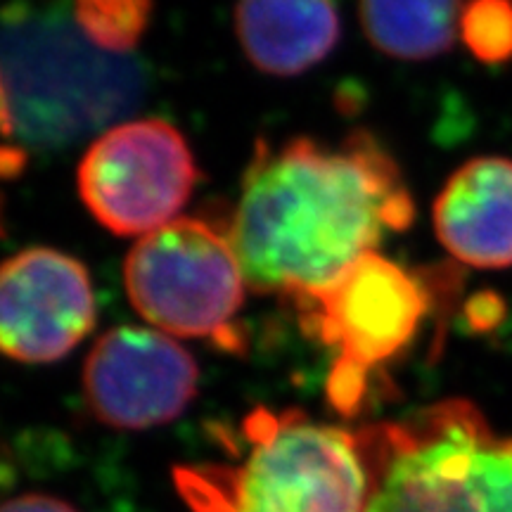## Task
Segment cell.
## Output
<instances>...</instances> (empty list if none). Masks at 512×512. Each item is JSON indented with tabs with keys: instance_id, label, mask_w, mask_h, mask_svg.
Listing matches in <instances>:
<instances>
[{
	"instance_id": "1",
	"label": "cell",
	"mask_w": 512,
	"mask_h": 512,
	"mask_svg": "<svg viewBox=\"0 0 512 512\" xmlns=\"http://www.w3.org/2000/svg\"><path fill=\"white\" fill-rule=\"evenodd\" d=\"M415 204L399 164L366 131L339 145L259 143L230 216L247 287L294 304L323 292L389 233L411 228Z\"/></svg>"
},
{
	"instance_id": "2",
	"label": "cell",
	"mask_w": 512,
	"mask_h": 512,
	"mask_svg": "<svg viewBox=\"0 0 512 512\" xmlns=\"http://www.w3.org/2000/svg\"><path fill=\"white\" fill-rule=\"evenodd\" d=\"M145 69L76 19L34 3L0 10V136L50 152L110 131L143 102Z\"/></svg>"
},
{
	"instance_id": "3",
	"label": "cell",
	"mask_w": 512,
	"mask_h": 512,
	"mask_svg": "<svg viewBox=\"0 0 512 512\" xmlns=\"http://www.w3.org/2000/svg\"><path fill=\"white\" fill-rule=\"evenodd\" d=\"M235 465L176 470L192 512H368L370 475L358 434L299 411L256 408Z\"/></svg>"
},
{
	"instance_id": "4",
	"label": "cell",
	"mask_w": 512,
	"mask_h": 512,
	"mask_svg": "<svg viewBox=\"0 0 512 512\" xmlns=\"http://www.w3.org/2000/svg\"><path fill=\"white\" fill-rule=\"evenodd\" d=\"M368 512H512V437L475 403L446 399L356 430Z\"/></svg>"
},
{
	"instance_id": "5",
	"label": "cell",
	"mask_w": 512,
	"mask_h": 512,
	"mask_svg": "<svg viewBox=\"0 0 512 512\" xmlns=\"http://www.w3.org/2000/svg\"><path fill=\"white\" fill-rule=\"evenodd\" d=\"M294 306L304 330L335 354L325 384L330 406L344 418H356L373 375L418 337L432 309V285L418 271L373 252Z\"/></svg>"
},
{
	"instance_id": "6",
	"label": "cell",
	"mask_w": 512,
	"mask_h": 512,
	"mask_svg": "<svg viewBox=\"0 0 512 512\" xmlns=\"http://www.w3.org/2000/svg\"><path fill=\"white\" fill-rule=\"evenodd\" d=\"M133 309L169 337L211 339L238 351L235 318L245 304V271L226 230L200 219H176L133 245L124 264Z\"/></svg>"
},
{
	"instance_id": "7",
	"label": "cell",
	"mask_w": 512,
	"mask_h": 512,
	"mask_svg": "<svg viewBox=\"0 0 512 512\" xmlns=\"http://www.w3.org/2000/svg\"><path fill=\"white\" fill-rule=\"evenodd\" d=\"M197 181L183 133L164 119L121 121L95 138L76 171L79 197L114 235L152 233L176 221Z\"/></svg>"
},
{
	"instance_id": "8",
	"label": "cell",
	"mask_w": 512,
	"mask_h": 512,
	"mask_svg": "<svg viewBox=\"0 0 512 512\" xmlns=\"http://www.w3.org/2000/svg\"><path fill=\"white\" fill-rule=\"evenodd\" d=\"M200 370L188 349L155 328L105 332L83 366L91 413L117 430H150L185 413Z\"/></svg>"
},
{
	"instance_id": "9",
	"label": "cell",
	"mask_w": 512,
	"mask_h": 512,
	"mask_svg": "<svg viewBox=\"0 0 512 512\" xmlns=\"http://www.w3.org/2000/svg\"><path fill=\"white\" fill-rule=\"evenodd\" d=\"M98 318L91 275L74 256L29 247L0 264V354L55 363L91 335Z\"/></svg>"
},
{
	"instance_id": "10",
	"label": "cell",
	"mask_w": 512,
	"mask_h": 512,
	"mask_svg": "<svg viewBox=\"0 0 512 512\" xmlns=\"http://www.w3.org/2000/svg\"><path fill=\"white\" fill-rule=\"evenodd\" d=\"M434 233L448 254L472 268L512 266V162L477 157L434 200Z\"/></svg>"
},
{
	"instance_id": "11",
	"label": "cell",
	"mask_w": 512,
	"mask_h": 512,
	"mask_svg": "<svg viewBox=\"0 0 512 512\" xmlns=\"http://www.w3.org/2000/svg\"><path fill=\"white\" fill-rule=\"evenodd\" d=\"M235 34L261 74L299 76L335 50L342 22L335 0H238Z\"/></svg>"
},
{
	"instance_id": "12",
	"label": "cell",
	"mask_w": 512,
	"mask_h": 512,
	"mask_svg": "<svg viewBox=\"0 0 512 512\" xmlns=\"http://www.w3.org/2000/svg\"><path fill=\"white\" fill-rule=\"evenodd\" d=\"M463 8V0H358V17L382 55L422 62L451 50Z\"/></svg>"
},
{
	"instance_id": "13",
	"label": "cell",
	"mask_w": 512,
	"mask_h": 512,
	"mask_svg": "<svg viewBox=\"0 0 512 512\" xmlns=\"http://www.w3.org/2000/svg\"><path fill=\"white\" fill-rule=\"evenodd\" d=\"M460 41L484 64L512 57V0H470L458 27Z\"/></svg>"
},
{
	"instance_id": "14",
	"label": "cell",
	"mask_w": 512,
	"mask_h": 512,
	"mask_svg": "<svg viewBox=\"0 0 512 512\" xmlns=\"http://www.w3.org/2000/svg\"><path fill=\"white\" fill-rule=\"evenodd\" d=\"M0 512H79L62 498L48 494H24L0 503Z\"/></svg>"
},
{
	"instance_id": "15",
	"label": "cell",
	"mask_w": 512,
	"mask_h": 512,
	"mask_svg": "<svg viewBox=\"0 0 512 512\" xmlns=\"http://www.w3.org/2000/svg\"><path fill=\"white\" fill-rule=\"evenodd\" d=\"M3 228H5V223H3V195H0V235H3Z\"/></svg>"
}]
</instances>
